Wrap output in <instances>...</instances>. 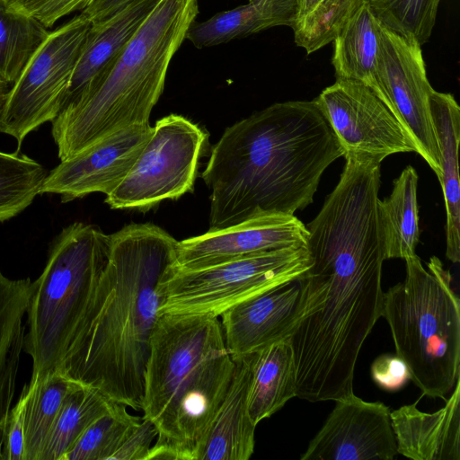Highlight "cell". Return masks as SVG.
I'll use <instances>...</instances> for the list:
<instances>
[{"instance_id":"obj_33","label":"cell","mask_w":460,"mask_h":460,"mask_svg":"<svg viewBox=\"0 0 460 460\" xmlns=\"http://www.w3.org/2000/svg\"><path fill=\"white\" fill-rule=\"evenodd\" d=\"M11 8L33 17L51 29L62 18L82 12L93 0H6Z\"/></svg>"},{"instance_id":"obj_30","label":"cell","mask_w":460,"mask_h":460,"mask_svg":"<svg viewBox=\"0 0 460 460\" xmlns=\"http://www.w3.org/2000/svg\"><path fill=\"white\" fill-rule=\"evenodd\" d=\"M365 0H323L293 25L296 46L312 54L332 42Z\"/></svg>"},{"instance_id":"obj_21","label":"cell","mask_w":460,"mask_h":460,"mask_svg":"<svg viewBox=\"0 0 460 460\" xmlns=\"http://www.w3.org/2000/svg\"><path fill=\"white\" fill-rule=\"evenodd\" d=\"M332 42V64L336 78L364 84L392 111L378 76V19L367 0L361 4Z\"/></svg>"},{"instance_id":"obj_24","label":"cell","mask_w":460,"mask_h":460,"mask_svg":"<svg viewBox=\"0 0 460 460\" xmlns=\"http://www.w3.org/2000/svg\"><path fill=\"white\" fill-rule=\"evenodd\" d=\"M418 174L408 165L394 180L391 194L377 201L385 258L407 259L416 254L420 237Z\"/></svg>"},{"instance_id":"obj_22","label":"cell","mask_w":460,"mask_h":460,"mask_svg":"<svg viewBox=\"0 0 460 460\" xmlns=\"http://www.w3.org/2000/svg\"><path fill=\"white\" fill-rule=\"evenodd\" d=\"M295 0H251L248 4L217 13L203 22L194 21L186 39L198 49L227 43L276 27H293Z\"/></svg>"},{"instance_id":"obj_19","label":"cell","mask_w":460,"mask_h":460,"mask_svg":"<svg viewBox=\"0 0 460 460\" xmlns=\"http://www.w3.org/2000/svg\"><path fill=\"white\" fill-rule=\"evenodd\" d=\"M231 383L196 460H248L255 444L249 413L252 353L234 358Z\"/></svg>"},{"instance_id":"obj_23","label":"cell","mask_w":460,"mask_h":460,"mask_svg":"<svg viewBox=\"0 0 460 460\" xmlns=\"http://www.w3.org/2000/svg\"><path fill=\"white\" fill-rule=\"evenodd\" d=\"M296 396V365L289 339L252 353L248 405L255 425Z\"/></svg>"},{"instance_id":"obj_9","label":"cell","mask_w":460,"mask_h":460,"mask_svg":"<svg viewBox=\"0 0 460 460\" xmlns=\"http://www.w3.org/2000/svg\"><path fill=\"white\" fill-rule=\"evenodd\" d=\"M234 368L226 348L209 354L196 367L155 420L157 437L147 460H196Z\"/></svg>"},{"instance_id":"obj_39","label":"cell","mask_w":460,"mask_h":460,"mask_svg":"<svg viewBox=\"0 0 460 460\" xmlns=\"http://www.w3.org/2000/svg\"><path fill=\"white\" fill-rule=\"evenodd\" d=\"M323 0H295L296 21L303 19L311 13ZM295 24V23H294Z\"/></svg>"},{"instance_id":"obj_12","label":"cell","mask_w":460,"mask_h":460,"mask_svg":"<svg viewBox=\"0 0 460 460\" xmlns=\"http://www.w3.org/2000/svg\"><path fill=\"white\" fill-rule=\"evenodd\" d=\"M378 76L392 111L408 130L420 155L441 176L439 150L430 112L434 89L429 82L421 46L378 20Z\"/></svg>"},{"instance_id":"obj_10","label":"cell","mask_w":460,"mask_h":460,"mask_svg":"<svg viewBox=\"0 0 460 460\" xmlns=\"http://www.w3.org/2000/svg\"><path fill=\"white\" fill-rule=\"evenodd\" d=\"M314 101L331 126L344 157L381 164L391 155L419 153L412 137L393 111L358 81L336 79Z\"/></svg>"},{"instance_id":"obj_17","label":"cell","mask_w":460,"mask_h":460,"mask_svg":"<svg viewBox=\"0 0 460 460\" xmlns=\"http://www.w3.org/2000/svg\"><path fill=\"white\" fill-rule=\"evenodd\" d=\"M418 402L390 413L398 454L414 460H460V377L438 411H420Z\"/></svg>"},{"instance_id":"obj_11","label":"cell","mask_w":460,"mask_h":460,"mask_svg":"<svg viewBox=\"0 0 460 460\" xmlns=\"http://www.w3.org/2000/svg\"><path fill=\"white\" fill-rule=\"evenodd\" d=\"M225 348L218 316L161 314L151 339L146 367L143 417L155 422L196 367L209 354Z\"/></svg>"},{"instance_id":"obj_40","label":"cell","mask_w":460,"mask_h":460,"mask_svg":"<svg viewBox=\"0 0 460 460\" xmlns=\"http://www.w3.org/2000/svg\"><path fill=\"white\" fill-rule=\"evenodd\" d=\"M13 84L0 78V115L8 101Z\"/></svg>"},{"instance_id":"obj_20","label":"cell","mask_w":460,"mask_h":460,"mask_svg":"<svg viewBox=\"0 0 460 460\" xmlns=\"http://www.w3.org/2000/svg\"><path fill=\"white\" fill-rule=\"evenodd\" d=\"M433 127L439 150L441 176L438 179L447 212V258L460 261V182L458 146L460 139V108L448 93L433 91L429 100Z\"/></svg>"},{"instance_id":"obj_1","label":"cell","mask_w":460,"mask_h":460,"mask_svg":"<svg viewBox=\"0 0 460 460\" xmlns=\"http://www.w3.org/2000/svg\"><path fill=\"white\" fill-rule=\"evenodd\" d=\"M343 151L313 101L274 103L234 123L211 150L209 231L313 202L321 177Z\"/></svg>"},{"instance_id":"obj_15","label":"cell","mask_w":460,"mask_h":460,"mask_svg":"<svg viewBox=\"0 0 460 460\" xmlns=\"http://www.w3.org/2000/svg\"><path fill=\"white\" fill-rule=\"evenodd\" d=\"M306 226L295 215H271L178 241L174 267L196 270L274 250L305 245Z\"/></svg>"},{"instance_id":"obj_7","label":"cell","mask_w":460,"mask_h":460,"mask_svg":"<svg viewBox=\"0 0 460 460\" xmlns=\"http://www.w3.org/2000/svg\"><path fill=\"white\" fill-rule=\"evenodd\" d=\"M91 24L80 13L49 31L13 83L0 115V132L15 138L19 146L60 113Z\"/></svg>"},{"instance_id":"obj_36","label":"cell","mask_w":460,"mask_h":460,"mask_svg":"<svg viewBox=\"0 0 460 460\" xmlns=\"http://www.w3.org/2000/svg\"><path fill=\"white\" fill-rule=\"evenodd\" d=\"M371 377L382 389L394 392L411 379L406 363L397 355H381L371 365Z\"/></svg>"},{"instance_id":"obj_5","label":"cell","mask_w":460,"mask_h":460,"mask_svg":"<svg viewBox=\"0 0 460 460\" xmlns=\"http://www.w3.org/2000/svg\"><path fill=\"white\" fill-rule=\"evenodd\" d=\"M111 234L75 222L53 240L33 281L23 348L32 359L30 383L58 371L106 266Z\"/></svg>"},{"instance_id":"obj_35","label":"cell","mask_w":460,"mask_h":460,"mask_svg":"<svg viewBox=\"0 0 460 460\" xmlns=\"http://www.w3.org/2000/svg\"><path fill=\"white\" fill-rule=\"evenodd\" d=\"M156 437L157 429L155 423L142 417L129 430L110 460H147Z\"/></svg>"},{"instance_id":"obj_16","label":"cell","mask_w":460,"mask_h":460,"mask_svg":"<svg viewBox=\"0 0 460 460\" xmlns=\"http://www.w3.org/2000/svg\"><path fill=\"white\" fill-rule=\"evenodd\" d=\"M296 280L242 301L219 317L226 347L233 358L289 339L298 316Z\"/></svg>"},{"instance_id":"obj_34","label":"cell","mask_w":460,"mask_h":460,"mask_svg":"<svg viewBox=\"0 0 460 460\" xmlns=\"http://www.w3.org/2000/svg\"><path fill=\"white\" fill-rule=\"evenodd\" d=\"M24 331L25 328L16 336L11 346L5 363L0 371V460L2 436L14 396L20 356L23 348Z\"/></svg>"},{"instance_id":"obj_2","label":"cell","mask_w":460,"mask_h":460,"mask_svg":"<svg viewBox=\"0 0 460 460\" xmlns=\"http://www.w3.org/2000/svg\"><path fill=\"white\" fill-rule=\"evenodd\" d=\"M177 243L149 223L111 234L108 261L58 372L142 410L151 339L161 315L159 285L175 263Z\"/></svg>"},{"instance_id":"obj_3","label":"cell","mask_w":460,"mask_h":460,"mask_svg":"<svg viewBox=\"0 0 460 460\" xmlns=\"http://www.w3.org/2000/svg\"><path fill=\"white\" fill-rule=\"evenodd\" d=\"M199 12L198 0H159L88 92L51 122L60 160L112 132L149 123L170 63Z\"/></svg>"},{"instance_id":"obj_37","label":"cell","mask_w":460,"mask_h":460,"mask_svg":"<svg viewBox=\"0 0 460 460\" xmlns=\"http://www.w3.org/2000/svg\"><path fill=\"white\" fill-rule=\"evenodd\" d=\"M1 460H25L23 402L21 397L11 408L4 429Z\"/></svg>"},{"instance_id":"obj_4","label":"cell","mask_w":460,"mask_h":460,"mask_svg":"<svg viewBox=\"0 0 460 460\" xmlns=\"http://www.w3.org/2000/svg\"><path fill=\"white\" fill-rule=\"evenodd\" d=\"M405 262V279L384 292L382 316L411 380L423 395L446 400L460 377L459 298L439 259L428 269L417 254Z\"/></svg>"},{"instance_id":"obj_13","label":"cell","mask_w":460,"mask_h":460,"mask_svg":"<svg viewBox=\"0 0 460 460\" xmlns=\"http://www.w3.org/2000/svg\"><path fill=\"white\" fill-rule=\"evenodd\" d=\"M152 130L149 123L127 127L60 160L47 174L40 194H58L62 202L95 192L109 195L127 176Z\"/></svg>"},{"instance_id":"obj_27","label":"cell","mask_w":460,"mask_h":460,"mask_svg":"<svg viewBox=\"0 0 460 460\" xmlns=\"http://www.w3.org/2000/svg\"><path fill=\"white\" fill-rule=\"evenodd\" d=\"M49 31L0 0V78L13 84Z\"/></svg>"},{"instance_id":"obj_32","label":"cell","mask_w":460,"mask_h":460,"mask_svg":"<svg viewBox=\"0 0 460 460\" xmlns=\"http://www.w3.org/2000/svg\"><path fill=\"white\" fill-rule=\"evenodd\" d=\"M33 282L30 278L13 279L0 270V371L18 333L25 328Z\"/></svg>"},{"instance_id":"obj_41","label":"cell","mask_w":460,"mask_h":460,"mask_svg":"<svg viewBox=\"0 0 460 460\" xmlns=\"http://www.w3.org/2000/svg\"><path fill=\"white\" fill-rule=\"evenodd\" d=\"M249 1H251V0H249Z\"/></svg>"},{"instance_id":"obj_8","label":"cell","mask_w":460,"mask_h":460,"mask_svg":"<svg viewBox=\"0 0 460 460\" xmlns=\"http://www.w3.org/2000/svg\"><path fill=\"white\" fill-rule=\"evenodd\" d=\"M206 141L207 134L181 115L160 119L132 168L105 202L112 209L146 211L192 190Z\"/></svg>"},{"instance_id":"obj_26","label":"cell","mask_w":460,"mask_h":460,"mask_svg":"<svg viewBox=\"0 0 460 460\" xmlns=\"http://www.w3.org/2000/svg\"><path fill=\"white\" fill-rule=\"evenodd\" d=\"M115 403L97 389L73 382L40 460H62L83 432Z\"/></svg>"},{"instance_id":"obj_14","label":"cell","mask_w":460,"mask_h":460,"mask_svg":"<svg viewBox=\"0 0 460 460\" xmlns=\"http://www.w3.org/2000/svg\"><path fill=\"white\" fill-rule=\"evenodd\" d=\"M301 460H392L398 454L390 409L353 394L339 399Z\"/></svg>"},{"instance_id":"obj_25","label":"cell","mask_w":460,"mask_h":460,"mask_svg":"<svg viewBox=\"0 0 460 460\" xmlns=\"http://www.w3.org/2000/svg\"><path fill=\"white\" fill-rule=\"evenodd\" d=\"M72 385L73 381L57 371L24 385L20 397L23 402L25 460H40Z\"/></svg>"},{"instance_id":"obj_31","label":"cell","mask_w":460,"mask_h":460,"mask_svg":"<svg viewBox=\"0 0 460 460\" xmlns=\"http://www.w3.org/2000/svg\"><path fill=\"white\" fill-rule=\"evenodd\" d=\"M377 19L422 46L432 34L440 0H367Z\"/></svg>"},{"instance_id":"obj_28","label":"cell","mask_w":460,"mask_h":460,"mask_svg":"<svg viewBox=\"0 0 460 460\" xmlns=\"http://www.w3.org/2000/svg\"><path fill=\"white\" fill-rule=\"evenodd\" d=\"M48 172L36 160L18 151H0V222L26 209L40 195Z\"/></svg>"},{"instance_id":"obj_29","label":"cell","mask_w":460,"mask_h":460,"mask_svg":"<svg viewBox=\"0 0 460 460\" xmlns=\"http://www.w3.org/2000/svg\"><path fill=\"white\" fill-rule=\"evenodd\" d=\"M141 419L129 413L124 404L116 402L83 432L62 460H110Z\"/></svg>"},{"instance_id":"obj_38","label":"cell","mask_w":460,"mask_h":460,"mask_svg":"<svg viewBox=\"0 0 460 460\" xmlns=\"http://www.w3.org/2000/svg\"><path fill=\"white\" fill-rule=\"evenodd\" d=\"M131 0H93L81 13L84 14L91 22H100L121 9Z\"/></svg>"},{"instance_id":"obj_6","label":"cell","mask_w":460,"mask_h":460,"mask_svg":"<svg viewBox=\"0 0 460 460\" xmlns=\"http://www.w3.org/2000/svg\"><path fill=\"white\" fill-rule=\"evenodd\" d=\"M174 264L159 285L160 314L219 317L242 301L296 280L310 268L312 259L306 246L300 245L196 270H178Z\"/></svg>"},{"instance_id":"obj_18","label":"cell","mask_w":460,"mask_h":460,"mask_svg":"<svg viewBox=\"0 0 460 460\" xmlns=\"http://www.w3.org/2000/svg\"><path fill=\"white\" fill-rule=\"evenodd\" d=\"M158 2L159 0H131L112 15L92 22L61 111L76 103L88 92L135 36Z\"/></svg>"}]
</instances>
